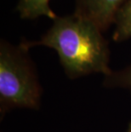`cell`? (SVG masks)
<instances>
[{"label":"cell","mask_w":131,"mask_h":132,"mask_svg":"<svg viewBox=\"0 0 131 132\" xmlns=\"http://www.w3.org/2000/svg\"><path fill=\"white\" fill-rule=\"evenodd\" d=\"M102 31L90 20L74 13L54 20L39 41L24 43L27 48L43 45L55 50L71 78L91 73L110 76L109 49Z\"/></svg>","instance_id":"6da1fadb"},{"label":"cell","mask_w":131,"mask_h":132,"mask_svg":"<svg viewBox=\"0 0 131 132\" xmlns=\"http://www.w3.org/2000/svg\"><path fill=\"white\" fill-rule=\"evenodd\" d=\"M24 44L15 47L6 41L0 44V111L15 108L38 109L41 88Z\"/></svg>","instance_id":"7a4b0ae2"},{"label":"cell","mask_w":131,"mask_h":132,"mask_svg":"<svg viewBox=\"0 0 131 132\" xmlns=\"http://www.w3.org/2000/svg\"><path fill=\"white\" fill-rule=\"evenodd\" d=\"M127 0H76L75 12L93 21L102 32L115 21L118 10Z\"/></svg>","instance_id":"3957f363"},{"label":"cell","mask_w":131,"mask_h":132,"mask_svg":"<svg viewBox=\"0 0 131 132\" xmlns=\"http://www.w3.org/2000/svg\"><path fill=\"white\" fill-rule=\"evenodd\" d=\"M50 0H19L17 10L21 18L32 20L46 16L53 21L57 17L49 6Z\"/></svg>","instance_id":"277c9868"},{"label":"cell","mask_w":131,"mask_h":132,"mask_svg":"<svg viewBox=\"0 0 131 132\" xmlns=\"http://www.w3.org/2000/svg\"><path fill=\"white\" fill-rule=\"evenodd\" d=\"M113 40L123 42L131 38V0H127L115 18Z\"/></svg>","instance_id":"5b68a950"},{"label":"cell","mask_w":131,"mask_h":132,"mask_svg":"<svg viewBox=\"0 0 131 132\" xmlns=\"http://www.w3.org/2000/svg\"><path fill=\"white\" fill-rule=\"evenodd\" d=\"M107 85L120 86L131 91V65L118 72H111L107 77Z\"/></svg>","instance_id":"8992f818"},{"label":"cell","mask_w":131,"mask_h":132,"mask_svg":"<svg viewBox=\"0 0 131 132\" xmlns=\"http://www.w3.org/2000/svg\"><path fill=\"white\" fill-rule=\"evenodd\" d=\"M126 132H131V122L129 123V126H128V129H127V130Z\"/></svg>","instance_id":"52a82bcc"}]
</instances>
